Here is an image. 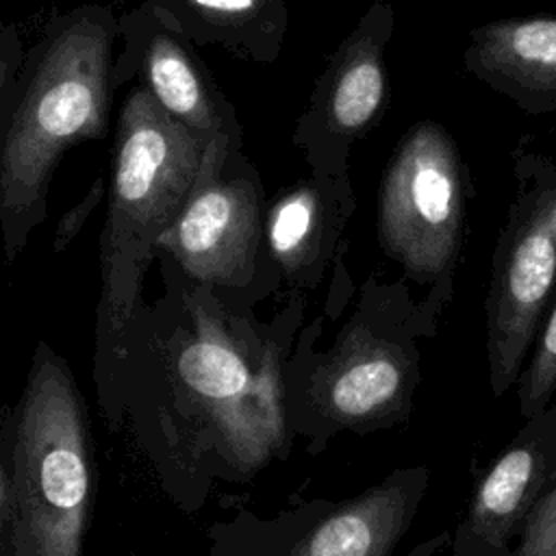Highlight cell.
<instances>
[{
    "mask_svg": "<svg viewBox=\"0 0 556 556\" xmlns=\"http://www.w3.org/2000/svg\"><path fill=\"white\" fill-rule=\"evenodd\" d=\"M119 17L78 4L46 22L24 50L0 106V237L7 261L48 215V191L65 152L109 132Z\"/></svg>",
    "mask_w": 556,
    "mask_h": 556,
    "instance_id": "obj_1",
    "label": "cell"
},
{
    "mask_svg": "<svg viewBox=\"0 0 556 556\" xmlns=\"http://www.w3.org/2000/svg\"><path fill=\"white\" fill-rule=\"evenodd\" d=\"M204 148L146 89L130 85L113 132L109 206L100 239V315L113 334L132 317L159 241L200 176Z\"/></svg>",
    "mask_w": 556,
    "mask_h": 556,
    "instance_id": "obj_2",
    "label": "cell"
},
{
    "mask_svg": "<svg viewBox=\"0 0 556 556\" xmlns=\"http://www.w3.org/2000/svg\"><path fill=\"white\" fill-rule=\"evenodd\" d=\"M91 504L85 404L65 361L39 343L15 419L11 556H83Z\"/></svg>",
    "mask_w": 556,
    "mask_h": 556,
    "instance_id": "obj_3",
    "label": "cell"
},
{
    "mask_svg": "<svg viewBox=\"0 0 556 556\" xmlns=\"http://www.w3.org/2000/svg\"><path fill=\"white\" fill-rule=\"evenodd\" d=\"M437 330L439 319L404 278L371 276L334 345L311 369L306 397L315 426L324 434L404 426L421 384L424 343Z\"/></svg>",
    "mask_w": 556,
    "mask_h": 556,
    "instance_id": "obj_4",
    "label": "cell"
},
{
    "mask_svg": "<svg viewBox=\"0 0 556 556\" xmlns=\"http://www.w3.org/2000/svg\"><path fill=\"white\" fill-rule=\"evenodd\" d=\"M467 200L469 176L454 137L434 119L413 124L382 174L376 232L382 252L439 321L454 298Z\"/></svg>",
    "mask_w": 556,
    "mask_h": 556,
    "instance_id": "obj_5",
    "label": "cell"
},
{
    "mask_svg": "<svg viewBox=\"0 0 556 556\" xmlns=\"http://www.w3.org/2000/svg\"><path fill=\"white\" fill-rule=\"evenodd\" d=\"M515 198L500 228L484 298L489 389L510 391L556 291V161L515 150Z\"/></svg>",
    "mask_w": 556,
    "mask_h": 556,
    "instance_id": "obj_6",
    "label": "cell"
},
{
    "mask_svg": "<svg viewBox=\"0 0 556 556\" xmlns=\"http://www.w3.org/2000/svg\"><path fill=\"white\" fill-rule=\"evenodd\" d=\"M263 185L243 143L215 139L200 176L159 241L187 276L206 285H245L263 237Z\"/></svg>",
    "mask_w": 556,
    "mask_h": 556,
    "instance_id": "obj_7",
    "label": "cell"
},
{
    "mask_svg": "<svg viewBox=\"0 0 556 556\" xmlns=\"http://www.w3.org/2000/svg\"><path fill=\"white\" fill-rule=\"evenodd\" d=\"M395 11L376 0L343 37L317 76L291 143L315 174L350 176V150L384 115L389 102L387 43Z\"/></svg>",
    "mask_w": 556,
    "mask_h": 556,
    "instance_id": "obj_8",
    "label": "cell"
},
{
    "mask_svg": "<svg viewBox=\"0 0 556 556\" xmlns=\"http://www.w3.org/2000/svg\"><path fill=\"white\" fill-rule=\"evenodd\" d=\"M122 48L113 61V89L137 83L152 100L202 143H243L235 104L208 74L193 43L150 0L119 17Z\"/></svg>",
    "mask_w": 556,
    "mask_h": 556,
    "instance_id": "obj_9",
    "label": "cell"
},
{
    "mask_svg": "<svg viewBox=\"0 0 556 556\" xmlns=\"http://www.w3.org/2000/svg\"><path fill=\"white\" fill-rule=\"evenodd\" d=\"M556 473V404L530 419L473 486L450 532L452 556H510L530 510Z\"/></svg>",
    "mask_w": 556,
    "mask_h": 556,
    "instance_id": "obj_10",
    "label": "cell"
},
{
    "mask_svg": "<svg viewBox=\"0 0 556 556\" xmlns=\"http://www.w3.org/2000/svg\"><path fill=\"white\" fill-rule=\"evenodd\" d=\"M465 67L530 115L556 111V15L504 17L476 26Z\"/></svg>",
    "mask_w": 556,
    "mask_h": 556,
    "instance_id": "obj_11",
    "label": "cell"
},
{
    "mask_svg": "<svg viewBox=\"0 0 556 556\" xmlns=\"http://www.w3.org/2000/svg\"><path fill=\"white\" fill-rule=\"evenodd\" d=\"M354 208L350 176L311 172L265 208L261 241L285 274L315 278L339 250Z\"/></svg>",
    "mask_w": 556,
    "mask_h": 556,
    "instance_id": "obj_12",
    "label": "cell"
},
{
    "mask_svg": "<svg viewBox=\"0 0 556 556\" xmlns=\"http://www.w3.org/2000/svg\"><path fill=\"white\" fill-rule=\"evenodd\" d=\"M428 484L430 471L421 465L391 471L324 515L289 556H391L417 517Z\"/></svg>",
    "mask_w": 556,
    "mask_h": 556,
    "instance_id": "obj_13",
    "label": "cell"
},
{
    "mask_svg": "<svg viewBox=\"0 0 556 556\" xmlns=\"http://www.w3.org/2000/svg\"><path fill=\"white\" fill-rule=\"evenodd\" d=\"M178 376L191 395H195L206 408H213L217 426L224 434L235 439L254 432L267 441L274 430L252 408L263 413L269 421L282 426L280 419L267 415H282L280 402L276 404L274 367L267 363L252 374L243 352L222 330L204 326V330L182 350L178 356Z\"/></svg>",
    "mask_w": 556,
    "mask_h": 556,
    "instance_id": "obj_14",
    "label": "cell"
},
{
    "mask_svg": "<svg viewBox=\"0 0 556 556\" xmlns=\"http://www.w3.org/2000/svg\"><path fill=\"white\" fill-rule=\"evenodd\" d=\"M193 46H219L230 56L274 63L289 28L287 0H150Z\"/></svg>",
    "mask_w": 556,
    "mask_h": 556,
    "instance_id": "obj_15",
    "label": "cell"
},
{
    "mask_svg": "<svg viewBox=\"0 0 556 556\" xmlns=\"http://www.w3.org/2000/svg\"><path fill=\"white\" fill-rule=\"evenodd\" d=\"M515 391L523 419L547 408L556 395V291L539 326L530 356L515 382Z\"/></svg>",
    "mask_w": 556,
    "mask_h": 556,
    "instance_id": "obj_16",
    "label": "cell"
},
{
    "mask_svg": "<svg viewBox=\"0 0 556 556\" xmlns=\"http://www.w3.org/2000/svg\"><path fill=\"white\" fill-rule=\"evenodd\" d=\"M510 556H556V473L523 521Z\"/></svg>",
    "mask_w": 556,
    "mask_h": 556,
    "instance_id": "obj_17",
    "label": "cell"
},
{
    "mask_svg": "<svg viewBox=\"0 0 556 556\" xmlns=\"http://www.w3.org/2000/svg\"><path fill=\"white\" fill-rule=\"evenodd\" d=\"M106 193V185H104V178L98 176L91 187L87 189V193L83 195V200L78 204H74L56 224L54 228V237H52V250L54 252H63L72 241L74 237L83 230L85 222L89 219V215L93 213V208L100 204V200L104 198Z\"/></svg>",
    "mask_w": 556,
    "mask_h": 556,
    "instance_id": "obj_18",
    "label": "cell"
},
{
    "mask_svg": "<svg viewBox=\"0 0 556 556\" xmlns=\"http://www.w3.org/2000/svg\"><path fill=\"white\" fill-rule=\"evenodd\" d=\"M24 50L26 48L22 43L17 28L11 22H4V26L0 28V106L20 70Z\"/></svg>",
    "mask_w": 556,
    "mask_h": 556,
    "instance_id": "obj_19",
    "label": "cell"
},
{
    "mask_svg": "<svg viewBox=\"0 0 556 556\" xmlns=\"http://www.w3.org/2000/svg\"><path fill=\"white\" fill-rule=\"evenodd\" d=\"M9 515H11V473L0 456V556L9 543Z\"/></svg>",
    "mask_w": 556,
    "mask_h": 556,
    "instance_id": "obj_20",
    "label": "cell"
},
{
    "mask_svg": "<svg viewBox=\"0 0 556 556\" xmlns=\"http://www.w3.org/2000/svg\"><path fill=\"white\" fill-rule=\"evenodd\" d=\"M445 547H450V530L439 532L437 536L415 545L413 549H408L404 556H439Z\"/></svg>",
    "mask_w": 556,
    "mask_h": 556,
    "instance_id": "obj_21",
    "label": "cell"
},
{
    "mask_svg": "<svg viewBox=\"0 0 556 556\" xmlns=\"http://www.w3.org/2000/svg\"><path fill=\"white\" fill-rule=\"evenodd\" d=\"M2 26H4V20H2V15H0V28H2Z\"/></svg>",
    "mask_w": 556,
    "mask_h": 556,
    "instance_id": "obj_22",
    "label": "cell"
}]
</instances>
